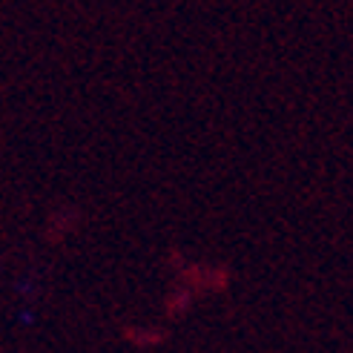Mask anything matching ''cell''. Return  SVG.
I'll return each instance as SVG.
<instances>
[]
</instances>
